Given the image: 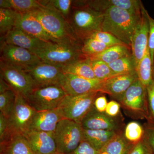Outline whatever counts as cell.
<instances>
[{
	"label": "cell",
	"mask_w": 154,
	"mask_h": 154,
	"mask_svg": "<svg viewBox=\"0 0 154 154\" xmlns=\"http://www.w3.org/2000/svg\"><path fill=\"white\" fill-rule=\"evenodd\" d=\"M128 154H152L147 143L143 139L142 140L134 146Z\"/></svg>",
	"instance_id": "cell-42"
},
{
	"label": "cell",
	"mask_w": 154,
	"mask_h": 154,
	"mask_svg": "<svg viewBox=\"0 0 154 154\" xmlns=\"http://www.w3.org/2000/svg\"><path fill=\"white\" fill-rule=\"evenodd\" d=\"M102 82L97 79H88L63 73L60 80L59 85L66 95L79 96L94 91L99 92Z\"/></svg>",
	"instance_id": "cell-14"
},
{
	"label": "cell",
	"mask_w": 154,
	"mask_h": 154,
	"mask_svg": "<svg viewBox=\"0 0 154 154\" xmlns=\"http://www.w3.org/2000/svg\"><path fill=\"white\" fill-rule=\"evenodd\" d=\"M0 61V77L16 93L22 94L27 98L36 88L30 75L22 69Z\"/></svg>",
	"instance_id": "cell-11"
},
{
	"label": "cell",
	"mask_w": 154,
	"mask_h": 154,
	"mask_svg": "<svg viewBox=\"0 0 154 154\" xmlns=\"http://www.w3.org/2000/svg\"><path fill=\"white\" fill-rule=\"evenodd\" d=\"M36 112L25 96L19 93H16L14 109L8 118V125L5 136L10 134L23 135L27 132L30 130V125Z\"/></svg>",
	"instance_id": "cell-8"
},
{
	"label": "cell",
	"mask_w": 154,
	"mask_h": 154,
	"mask_svg": "<svg viewBox=\"0 0 154 154\" xmlns=\"http://www.w3.org/2000/svg\"><path fill=\"white\" fill-rule=\"evenodd\" d=\"M123 136L127 141L133 146L140 142L144 137L143 125L136 121H131L125 126Z\"/></svg>",
	"instance_id": "cell-28"
},
{
	"label": "cell",
	"mask_w": 154,
	"mask_h": 154,
	"mask_svg": "<svg viewBox=\"0 0 154 154\" xmlns=\"http://www.w3.org/2000/svg\"><path fill=\"white\" fill-rule=\"evenodd\" d=\"M62 71L63 73L75 75L88 79H96L91 66V60L87 58L62 66Z\"/></svg>",
	"instance_id": "cell-25"
},
{
	"label": "cell",
	"mask_w": 154,
	"mask_h": 154,
	"mask_svg": "<svg viewBox=\"0 0 154 154\" xmlns=\"http://www.w3.org/2000/svg\"><path fill=\"white\" fill-rule=\"evenodd\" d=\"M66 96L61 87L57 85L35 88L26 99L34 110L41 111L57 109Z\"/></svg>",
	"instance_id": "cell-9"
},
{
	"label": "cell",
	"mask_w": 154,
	"mask_h": 154,
	"mask_svg": "<svg viewBox=\"0 0 154 154\" xmlns=\"http://www.w3.org/2000/svg\"><path fill=\"white\" fill-rule=\"evenodd\" d=\"M48 4L61 14L69 22L71 13L73 1L72 0H48Z\"/></svg>",
	"instance_id": "cell-35"
},
{
	"label": "cell",
	"mask_w": 154,
	"mask_h": 154,
	"mask_svg": "<svg viewBox=\"0 0 154 154\" xmlns=\"http://www.w3.org/2000/svg\"><path fill=\"white\" fill-rule=\"evenodd\" d=\"M149 30L148 47L152 63L154 67V19L149 15Z\"/></svg>",
	"instance_id": "cell-39"
},
{
	"label": "cell",
	"mask_w": 154,
	"mask_h": 154,
	"mask_svg": "<svg viewBox=\"0 0 154 154\" xmlns=\"http://www.w3.org/2000/svg\"><path fill=\"white\" fill-rule=\"evenodd\" d=\"M108 66L116 75L136 73V66L132 54L120 58L108 64Z\"/></svg>",
	"instance_id": "cell-29"
},
{
	"label": "cell",
	"mask_w": 154,
	"mask_h": 154,
	"mask_svg": "<svg viewBox=\"0 0 154 154\" xmlns=\"http://www.w3.org/2000/svg\"><path fill=\"white\" fill-rule=\"evenodd\" d=\"M118 102L130 117L148 121L146 89L138 79L133 83Z\"/></svg>",
	"instance_id": "cell-5"
},
{
	"label": "cell",
	"mask_w": 154,
	"mask_h": 154,
	"mask_svg": "<svg viewBox=\"0 0 154 154\" xmlns=\"http://www.w3.org/2000/svg\"><path fill=\"white\" fill-rule=\"evenodd\" d=\"M0 154H33L22 134H8L0 141Z\"/></svg>",
	"instance_id": "cell-22"
},
{
	"label": "cell",
	"mask_w": 154,
	"mask_h": 154,
	"mask_svg": "<svg viewBox=\"0 0 154 154\" xmlns=\"http://www.w3.org/2000/svg\"><path fill=\"white\" fill-rule=\"evenodd\" d=\"M137 79L136 73L114 76L102 81L99 92L101 94H108L118 102Z\"/></svg>",
	"instance_id": "cell-17"
},
{
	"label": "cell",
	"mask_w": 154,
	"mask_h": 154,
	"mask_svg": "<svg viewBox=\"0 0 154 154\" xmlns=\"http://www.w3.org/2000/svg\"><path fill=\"white\" fill-rule=\"evenodd\" d=\"M140 16L111 7L105 12L102 31L110 33L131 48L133 35Z\"/></svg>",
	"instance_id": "cell-3"
},
{
	"label": "cell",
	"mask_w": 154,
	"mask_h": 154,
	"mask_svg": "<svg viewBox=\"0 0 154 154\" xmlns=\"http://www.w3.org/2000/svg\"><path fill=\"white\" fill-rule=\"evenodd\" d=\"M149 14L143 4L141 13L136 26L131 41V50L136 66L143 57L148 45Z\"/></svg>",
	"instance_id": "cell-12"
},
{
	"label": "cell",
	"mask_w": 154,
	"mask_h": 154,
	"mask_svg": "<svg viewBox=\"0 0 154 154\" xmlns=\"http://www.w3.org/2000/svg\"><path fill=\"white\" fill-rule=\"evenodd\" d=\"M46 2L45 6L32 12L55 42L82 43L69 22L60 12Z\"/></svg>",
	"instance_id": "cell-1"
},
{
	"label": "cell",
	"mask_w": 154,
	"mask_h": 154,
	"mask_svg": "<svg viewBox=\"0 0 154 154\" xmlns=\"http://www.w3.org/2000/svg\"><path fill=\"white\" fill-rule=\"evenodd\" d=\"M123 131L119 133L101 150L98 154H128L134 146L125 139Z\"/></svg>",
	"instance_id": "cell-27"
},
{
	"label": "cell",
	"mask_w": 154,
	"mask_h": 154,
	"mask_svg": "<svg viewBox=\"0 0 154 154\" xmlns=\"http://www.w3.org/2000/svg\"><path fill=\"white\" fill-rule=\"evenodd\" d=\"M81 124L84 129L116 131L123 130L125 125L122 116L116 118L110 117L105 113L98 112L93 106L83 119Z\"/></svg>",
	"instance_id": "cell-13"
},
{
	"label": "cell",
	"mask_w": 154,
	"mask_h": 154,
	"mask_svg": "<svg viewBox=\"0 0 154 154\" xmlns=\"http://www.w3.org/2000/svg\"><path fill=\"white\" fill-rule=\"evenodd\" d=\"M83 130L81 123L62 119L54 132L58 153L70 154L75 150L83 140Z\"/></svg>",
	"instance_id": "cell-6"
},
{
	"label": "cell",
	"mask_w": 154,
	"mask_h": 154,
	"mask_svg": "<svg viewBox=\"0 0 154 154\" xmlns=\"http://www.w3.org/2000/svg\"><path fill=\"white\" fill-rule=\"evenodd\" d=\"M0 8L12 9L10 0H1Z\"/></svg>",
	"instance_id": "cell-45"
},
{
	"label": "cell",
	"mask_w": 154,
	"mask_h": 154,
	"mask_svg": "<svg viewBox=\"0 0 154 154\" xmlns=\"http://www.w3.org/2000/svg\"><path fill=\"white\" fill-rule=\"evenodd\" d=\"M91 65L95 77L100 81H105L117 75L111 69L108 64L99 60H91Z\"/></svg>",
	"instance_id": "cell-34"
},
{
	"label": "cell",
	"mask_w": 154,
	"mask_h": 154,
	"mask_svg": "<svg viewBox=\"0 0 154 154\" xmlns=\"http://www.w3.org/2000/svg\"></svg>",
	"instance_id": "cell-46"
},
{
	"label": "cell",
	"mask_w": 154,
	"mask_h": 154,
	"mask_svg": "<svg viewBox=\"0 0 154 154\" xmlns=\"http://www.w3.org/2000/svg\"><path fill=\"white\" fill-rule=\"evenodd\" d=\"M15 27L42 41L55 42L32 12L25 14L19 13Z\"/></svg>",
	"instance_id": "cell-19"
},
{
	"label": "cell",
	"mask_w": 154,
	"mask_h": 154,
	"mask_svg": "<svg viewBox=\"0 0 154 154\" xmlns=\"http://www.w3.org/2000/svg\"><path fill=\"white\" fill-rule=\"evenodd\" d=\"M62 119V117L57 109L36 111L30 125V130L54 133L59 122Z\"/></svg>",
	"instance_id": "cell-21"
},
{
	"label": "cell",
	"mask_w": 154,
	"mask_h": 154,
	"mask_svg": "<svg viewBox=\"0 0 154 154\" xmlns=\"http://www.w3.org/2000/svg\"><path fill=\"white\" fill-rule=\"evenodd\" d=\"M11 8L20 14L31 13L43 7L41 1L10 0Z\"/></svg>",
	"instance_id": "cell-32"
},
{
	"label": "cell",
	"mask_w": 154,
	"mask_h": 154,
	"mask_svg": "<svg viewBox=\"0 0 154 154\" xmlns=\"http://www.w3.org/2000/svg\"><path fill=\"white\" fill-rule=\"evenodd\" d=\"M89 38H94L99 40L109 47L116 45H127L110 33L102 31L95 32Z\"/></svg>",
	"instance_id": "cell-36"
},
{
	"label": "cell",
	"mask_w": 154,
	"mask_h": 154,
	"mask_svg": "<svg viewBox=\"0 0 154 154\" xmlns=\"http://www.w3.org/2000/svg\"><path fill=\"white\" fill-rule=\"evenodd\" d=\"M70 154H98V151L88 142L83 140L77 148Z\"/></svg>",
	"instance_id": "cell-40"
},
{
	"label": "cell",
	"mask_w": 154,
	"mask_h": 154,
	"mask_svg": "<svg viewBox=\"0 0 154 154\" xmlns=\"http://www.w3.org/2000/svg\"><path fill=\"white\" fill-rule=\"evenodd\" d=\"M85 2L88 7L99 12L105 13L111 7H116L137 17L140 16L143 5L139 0H90L85 1Z\"/></svg>",
	"instance_id": "cell-20"
},
{
	"label": "cell",
	"mask_w": 154,
	"mask_h": 154,
	"mask_svg": "<svg viewBox=\"0 0 154 154\" xmlns=\"http://www.w3.org/2000/svg\"><path fill=\"white\" fill-rule=\"evenodd\" d=\"M1 42L22 48L36 55L48 43L30 36L15 27L9 31L5 37H1Z\"/></svg>",
	"instance_id": "cell-18"
},
{
	"label": "cell",
	"mask_w": 154,
	"mask_h": 154,
	"mask_svg": "<svg viewBox=\"0 0 154 154\" xmlns=\"http://www.w3.org/2000/svg\"><path fill=\"white\" fill-rule=\"evenodd\" d=\"M8 119L0 112V141L2 140L8 131Z\"/></svg>",
	"instance_id": "cell-44"
},
{
	"label": "cell",
	"mask_w": 154,
	"mask_h": 154,
	"mask_svg": "<svg viewBox=\"0 0 154 154\" xmlns=\"http://www.w3.org/2000/svg\"><path fill=\"white\" fill-rule=\"evenodd\" d=\"M120 104L115 100H111L108 102L105 113L110 117H118L122 116L120 113Z\"/></svg>",
	"instance_id": "cell-41"
},
{
	"label": "cell",
	"mask_w": 154,
	"mask_h": 154,
	"mask_svg": "<svg viewBox=\"0 0 154 154\" xmlns=\"http://www.w3.org/2000/svg\"><path fill=\"white\" fill-rule=\"evenodd\" d=\"M131 48L125 45H116L109 47L103 52L86 57L91 60H99L109 64L120 58L130 55Z\"/></svg>",
	"instance_id": "cell-24"
},
{
	"label": "cell",
	"mask_w": 154,
	"mask_h": 154,
	"mask_svg": "<svg viewBox=\"0 0 154 154\" xmlns=\"http://www.w3.org/2000/svg\"><path fill=\"white\" fill-rule=\"evenodd\" d=\"M25 71L30 75L36 88L59 85L60 80L63 73L62 66L44 62Z\"/></svg>",
	"instance_id": "cell-15"
},
{
	"label": "cell",
	"mask_w": 154,
	"mask_h": 154,
	"mask_svg": "<svg viewBox=\"0 0 154 154\" xmlns=\"http://www.w3.org/2000/svg\"><path fill=\"white\" fill-rule=\"evenodd\" d=\"M33 154H57L54 133L30 130L23 134Z\"/></svg>",
	"instance_id": "cell-16"
},
{
	"label": "cell",
	"mask_w": 154,
	"mask_h": 154,
	"mask_svg": "<svg viewBox=\"0 0 154 154\" xmlns=\"http://www.w3.org/2000/svg\"><path fill=\"white\" fill-rule=\"evenodd\" d=\"M122 131L84 129L83 140L88 142L96 150L99 151L116 134Z\"/></svg>",
	"instance_id": "cell-23"
},
{
	"label": "cell",
	"mask_w": 154,
	"mask_h": 154,
	"mask_svg": "<svg viewBox=\"0 0 154 154\" xmlns=\"http://www.w3.org/2000/svg\"><path fill=\"white\" fill-rule=\"evenodd\" d=\"M82 43L48 42L36 55L42 62L63 66L86 58Z\"/></svg>",
	"instance_id": "cell-4"
},
{
	"label": "cell",
	"mask_w": 154,
	"mask_h": 154,
	"mask_svg": "<svg viewBox=\"0 0 154 154\" xmlns=\"http://www.w3.org/2000/svg\"><path fill=\"white\" fill-rule=\"evenodd\" d=\"M109 47L99 40L88 38L83 41L82 51L86 56L95 55L103 52Z\"/></svg>",
	"instance_id": "cell-33"
},
{
	"label": "cell",
	"mask_w": 154,
	"mask_h": 154,
	"mask_svg": "<svg viewBox=\"0 0 154 154\" xmlns=\"http://www.w3.org/2000/svg\"><path fill=\"white\" fill-rule=\"evenodd\" d=\"M143 125L144 128V139L150 149L152 154H154V123L147 122Z\"/></svg>",
	"instance_id": "cell-38"
},
{
	"label": "cell",
	"mask_w": 154,
	"mask_h": 154,
	"mask_svg": "<svg viewBox=\"0 0 154 154\" xmlns=\"http://www.w3.org/2000/svg\"><path fill=\"white\" fill-rule=\"evenodd\" d=\"M138 79L146 88L154 79V67L152 63L148 47L143 57L136 67Z\"/></svg>",
	"instance_id": "cell-26"
},
{
	"label": "cell",
	"mask_w": 154,
	"mask_h": 154,
	"mask_svg": "<svg viewBox=\"0 0 154 154\" xmlns=\"http://www.w3.org/2000/svg\"><path fill=\"white\" fill-rule=\"evenodd\" d=\"M105 13L93 10L85 1H73L69 24L82 42L95 32L102 31Z\"/></svg>",
	"instance_id": "cell-2"
},
{
	"label": "cell",
	"mask_w": 154,
	"mask_h": 154,
	"mask_svg": "<svg viewBox=\"0 0 154 154\" xmlns=\"http://www.w3.org/2000/svg\"><path fill=\"white\" fill-rule=\"evenodd\" d=\"M1 61L25 71L33 68L42 61L35 54L22 48L1 42Z\"/></svg>",
	"instance_id": "cell-10"
},
{
	"label": "cell",
	"mask_w": 154,
	"mask_h": 154,
	"mask_svg": "<svg viewBox=\"0 0 154 154\" xmlns=\"http://www.w3.org/2000/svg\"><path fill=\"white\" fill-rule=\"evenodd\" d=\"M16 93L11 88L0 92V112L8 118L14 109Z\"/></svg>",
	"instance_id": "cell-31"
},
{
	"label": "cell",
	"mask_w": 154,
	"mask_h": 154,
	"mask_svg": "<svg viewBox=\"0 0 154 154\" xmlns=\"http://www.w3.org/2000/svg\"><path fill=\"white\" fill-rule=\"evenodd\" d=\"M19 13L13 9L0 8V34L5 37L15 28Z\"/></svg>",
	"instance_id": "cell-30"
},
{
	"label": "cell",
	"mask_w": 154,
	"mask_h": 154,
	"mask_svg": "<svg viewBox=\"0 0 154 154\" xmlns=\"http://www.w3.org/2000/svg\"><path fill=\"white\" fill-rule=\"evenodd\" d=\"M107 103L108 102L105 96L98 95L94 100L93 107L98 112L105 113Z\"/></svg>",
	"instance_id": "cell-43"
},
{
	"label": "cell",
	"mask_w": 154,
	"mask_h": 154,
	"mask_svg": "<svg viewBox=\"0 0 154 154\" xmlns=\"http://www.w3.org/2000/svg\"><path fill=\"white\" fill-rule=\"evenodd\" d=\"M99 92H90L79 96L66 95L57 108L63 119L81 123L83 119L93 107Z\"/></svg>",
	"instance_id": "cell-7"
},
{
	"label": "cell",
	"mask_w": 154,
	"mask_h": 154,
	"mask_svg": "<svg viewBox=\"0 0 154 154\" xmlns=\"http://www.w3.org/2000/svg\"><path fill=\"white\" fill-rule=\"evenodd\" d=\"M147 95L149 113V122L154 123V79L152 82L146 88Z\"/></svg>",
	"instance_id": "cell-37"
}]
</instances>
